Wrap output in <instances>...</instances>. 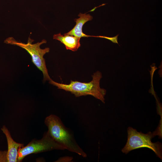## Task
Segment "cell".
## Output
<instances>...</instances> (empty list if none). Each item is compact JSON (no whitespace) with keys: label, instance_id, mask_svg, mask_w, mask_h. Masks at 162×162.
<instances>
[{"label":"cell","instance_id":"cell-10","mask_svg":"<svg viewBox=\"0 0 162 162\" xmlns=\"http://www.w3.org/2000/svg\"><path fill=\"white\" fill-rule=\"evenodd\" d=\"M71 157L65 156L62 157L58 158L56 162H71L73 160Z\"/></svg>","mask_w":162,"mask_h":162},{"label":"cell","instance_id":"cell-5","mask_svg":"<svg viewBox=\"0 0 162 162\" xmlns=\"http://www.w3.org/2000/svg\"><path fill=\"white\" fill-rule=\"evenodd\" d=\"M55 149H65L55 142L47 131L44 133L41 139H33L25 146L20 148L18 152L17 161H21L25 157L32 154H37Z\"/></svg>","mask_w":162,"mask_h":162},{"label":"cell","instance_id":"cell-6","mask_svg":"<svg viewBox=\"0 0 162 162\" xmlns=\"http://www.w3.org/2000/svg\"><path fill=\"white\" fill-rule=\"evenodd\" d=\"M1 130L6 136L8 143V149L6 154L7 162H18L19 149L24 146V144L17 143L13 140L10 131L5 125H3Z\"/></svg>","mask_w":162,"mask_h":162},{"label":"cell","instance_id":"cell-11","mask_svg":"<svg viewBox=\"0 0 162 162\" xmlns=\"http://www.w3.org/2000/svg\"><path fill=\"white\" fill-rule=\"evenodd\" d=\"M7 151H0V162H7Z\"/></svg>","mask_w":162,"mask_h":162},{"label":"cell","instance_id":"cell-2","mask_svg":"<svg viewBox=\"0 0 162 162\" xmlns=\"http://www.w3.org/2000/svg\"><path fill=\"white\" fill-rule=\"evenodd\" d=\"M92 80L88 82H82L77 81L71 80L68 84L59 83L52 79L49 83L57 87L58 89L70 92L76 97L87 95H92L104 103V96L106 91L100 87V81L102 77V74L97 71L92 76Z\"/></svg>","mask_w":162,"mask_h":162},{"label":"cell","instance_id":"cell-7","mask_svg":"<svg viewBox=\"0 0 162 162\" xmlns=\"http://www.w3.org/2000/svg\"><path fill=\"white\" fill-rule=\"evenodd\" d=\"M78 16L79 18L75 19L74 21L76 24L74 27L65 34L74 36L81 38L82 37H88L91 35H87L82 31V28L84 25L87 22L92 20V16L89 14L80 13Z\"/></svg>","mask_w":162,"mask_h":162},{"label":"cell","instance_id":"cell-8","mask_svg":"<svg viewBox=\"0 0 162 162\" xmlns=\"http://www.w3.org/2000/svg\"><path fill=\"white\" fill-rule=\"evenodd\" d=\"M80 38L76 36L64 34L61 33L54 34L53 39L60 41L65 46L67 50L73 51H76L80 46Z\"/></svg>","mask_w":162,"mask_h":162},{"label":"cell","instance_id":"cell-9","mask_svg":"<svg viewBox=\"0 0 162 162\" xmlns=\"http://www.w3.org/2000/svg\"><path fill=\"white\" fill-rule=\"evenodd\" d=\"M119 34L117 35L116 36L112 37H108L105 36H97V37L103 38L105 39H106L108 40H109L111 41H112L113 43H117L118 44V37Z\"/></svg>","mask_w":162,"mask_h":162},{"label":"cell","instance_id":"cell-4","mask_svg":"<svg viewBox=\"0 0 162 162\" xmlns=\"http://www.w3.org/2000/svg\"><path fill=\"white\" fill-rule=\"evenodd\" d=\"M127 132L128 140L122 150L123 153L127 154L132 150L146 147L153 151L156 155L162 160L161 143L159 142L154 143L151 141L156 135V132H149L147 134H144L129 127L128 128Z\"/></svg>","mask_w":162,"mask_h":162},{"label":"cell","instance_id":"cell-1","mask_svg":"<svg viewBox=\"0 0 162 162\" xmlns=\"http://www.w3.org/2000/svg\"><path fill=\"white\" fill-rule=\"evenodd\" d=\"M44 123L52 138L65 149L75 153L84 158L86 154L78 145L71 132L63 124L57 116L50 115L45 119Z\"/></svg>","mask_w":162,"mask_h":162},{"label":"cell","instance_id":"cell-3","mask_svg":"<svg viewBox=\"0 0 162 162\" xmlns=\"http://www.w3.org/2000/svg\"><path fill=\"white\" fill-rule=\"evenodd\" d=\"M34 41V40L29 37L27 43L26 44L17 41L11 37L6 39L4 42L7 44L18 46L26 50L31 56L32 62L42 72L44 81H49L51 79L48 74L44 56L49 52L50 49L48 47L44 49L40 48L41 45L46 43L47 41L45 39L35 44L32 43Z\"/></svg>","mask_w":162,"mask_h":162}]
</instances>
